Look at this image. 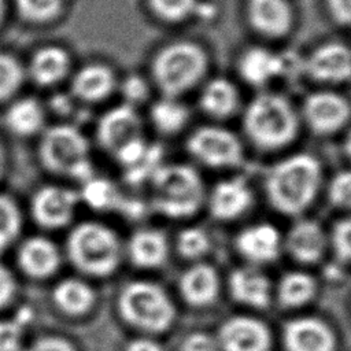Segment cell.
Returning a JSON list of instances; mask_svg holds the SVG:
<instances>
[{"mask_svg":"<svg viewBox=\"0 0 351 351\" xmlns=\"http://www.w3.org/2000/svg\"><path fill=\"white\" fill-rule=\"evenodd\" d=\"M64 252L70 263L84 276L106 277L118 267L122 245L117 233L107 225L84 221L70 229Z\"/></svg>","mask_w":351,"mask_h":351,"instance_id":"1","label":"cell"},{"mask_svg":"<svg viewBox=\"0 0 351 351\" xmlns=\"http://www.w3.org/2000/svg\"><path fill=\"white\" fill-rule=\"evenodd\" d=\"M40 136L38 159L48 171L81 182L95 176L89 143L78 128L59 123L45 128Z\"/></svg>","mask_w":351,"mask_h":351,"instance_id":"2","label":"cell"},{"mask_svg":"<svg viewBox=\"0 0 351 351\" xmlns=\"http://www.w3.org/2000/svg\"><path fill=\"white\" fill-rule=\"evenodd\" d=\"M319 184V165L308 155L291 156L271 167L266 188L274 207L287 214L304 210Z\"/></svg>","mask_w":351,"mask_h":351,"instance_id":"3","label":"cell"},{"mask_svg":"<svg viewBox=\"0 0 351 351\" xmlns=\"http://www.w3.org/2000/svg\"><path fill=\"white\" fill-rule=\"evenodd\" d=\"M154 206L169 217L196 211L203 199V184L195 170L182 165L160 166L151 177Z\"/></svg>","mask_w":351,"mask_h":351,"instance_id":"4","label":"cell"},{"mask_svg":"<svg viewBox=\"0 0 351 351\" xmlns=\"http://www.w3.org/2000/svg\"><path fill=\"white\" fill-rule=\"evenodd\" d=\"M248 136L259 145L274 148L287 144L296 132V115L282 96L263 93L255 97L244 115Z\"/></svg>","mask_w":351,"mask_h":351,"instance_id":"5","label":"cell"},{"mask_svg":"<svg viewBox=\"0 0 351 351\" xmlns=\"http://www.w3.org/2000/svg\"><path fill=\"white\" fill-rule=\"evenodd\" d=\"M118 311L128 324L151 332L166 329L174 317L169 296L148 281H133L123 287L118 296Z\"/></svg>","mask_w":351,"mask_h":351,"instance_id":"6","label":"cell"},{"mask_svg":"<svg viewBox=\"0 0 351 351\" xmlns=\"http://www.w3.org/2000/svg\"><path fill=\"white\" fill-rule=\"evenodd\" d=\"M206 64V55L197 45L176 43L155 56L152 71L159 88L167 96H176L202 78Z\"/></svg>","mask_w":351,"mask_h":351,"instance_id":"7","label":"cell"},{"mask_svg":"<svg viewBox=\"0 0 351 351\" xmlns=\"http://www.w3.org/2000/svg\"><path fill=\"white\" fill-rule=\"evenodd\" d=\"M81 203L80 193L62 185H44L30 200V213L36 223L44 229L56 230L71 223Z\"/></svg>","mask_w":351,"mask_h":351,"instance_id":"8","label":"cell"},{"mask_svg":"<svg viewBox=\"0 0 351 351\" xmlns=\"http://www.w3.org/2000/svg\"><path fill=\"white\" fill-rule=\"evenodd\" d=\"M188 149L200 162L215 166H233L241 159V147L233 133L221 128H200L188 140Z\"/></svg>","mask_w":351,"mask_h":351,"instance_id":"9","label":"cell"},{"mask_svg":"<svg viewBox=\"0 0 351 351\" xmlns=\"http://www.w3.org/2000/svg\"><path fill=\"white\" fill-rule=\"evenodd\" d=\"M141 122L134 107L121 104L106 111L96 126L99 145L114 155L130 141L141 137Z\"/></svg>","mask_w":351,"mask_h":351,"instance_id":"10","label":"cell"},{"mask_svg":"<svg viewBox=\"0 0 351 351\" xmlns=\"http://www.w3.org/2000/svg\"><path fill=\"white\" fill-rule=\"evenodd\" d=\"M62 256L63 254L55 241L45 236H32L19 244L16 263L25 276L45 280L60 269Z\"/></svg>","mask_w":351,"mask_h":351,"instance_id":"11","label":"cell"},{"mask_svg":"<svg viewBox=\"0 0 351 351\" xmlns=\"http://www.w3.org/2000/svg\"><path fill=\"white\" fill-rule=\"evenodd\" d=\"M218 346L225 351H267L270 335L262 322L250 317H234L222 325Z\"/></svg>","mask_w":351,"mask_h":351,"instance_id":"12","label":"cell"},{"mask_svg":"<svg viewBox=\"0 0 351 351\" xmlns=\"http://www.w3.org/2000/svg\"><path fill=\"white\" fill-rule=\"evenodd\" d=\"M304 115L314 130L329 133L343 126L348 119L350 107L341 96L332 92H319L306 100Z\"/></svg>","mask_w":351,"mask_h":351,"instance_id":"13","label":"cell"},{"mask_svg":"<svg viewBox=\"0 0 351 351\" xmlns=\"http://www.w3.org/2000/svg\"><path fill=\"white\" fill-rule=\"evenodd\" d=\"M306 69L318 81H344L351 77V51L337 43L321 45L310 55Z\"/></svg>","mask_w":351,"mask_h":351,"instance_id":"14","label":"cell"},{"mask_svg":"<svg viewBox=\"0 0 351 351\" xmlns=\"http://www.w3.org/2000/svg\"><path fill=\"white\" fill-rule=\"evenodd\" d=\"M285 344L289 351H333L335 337L319 319L300 318L285 326Z\"/></svg>","mask_w":351,"mask_h":351,"instance_id":"15","label":"cell"},{"mask_svg":"<svg viewBox=\"0 0 351 351\" xmlns=\"http://www.w3.org/2000/svg\"><path fill=\"white\" fill-rule=\"evenodd\" d=\"M55 307L66 315L80 317L89 313L96 303V293L92 285L78 277H66L56 282L52 289Z\"/></svg>","mask_w":351,"mask_h":351,"instance_id":"16","label":"cell"},{"mask_svg":"<svg viewBox=\"0 0 351 351\" xmlns=\"http://www.w3.org/2000/svg\"><path fill=\"white\" fill-rule=\"evenodd\" d=\"M248 15L252 26L270 37L285 34L292 23L287 0H250Z\"/></svg>","mask_w":351,"mask_h":351,"instance_id":"17","label":"cell"},{"mask_svg":"<svg viewBox=\"0 0 351 351\" xmlns=\"http://www.w3.org/2000/svg\"><path fill=\"white\" fill-rule=\"evenodd\" d=\"M114 86V73L103 64H88L81 67L71 81L73 95L85 103L104 100L111 95Z\"/></svg>","mask_w":351,"mask_h":351,"instance_id":"18","label":"cell"},{"mask_svg":"<svg viewBox=\"0 0 351 351\" xmlns=\"http://www.w3.org/2000/svg\"><path fill=\"white\" fill-rule=\"evenodd\" d=\"M281 240L277 229L267 223H258L244 229L237 237L239 251L252 262H267L277 256Z\"/></svg>","mask_w":351,"mask_h":351,"instance_id":"19","label":"cell"},{"mask_svg":"<svg viewBox=\"0 0 351 351\" xmlns=\"http://www.w3.org/2000/svg\"><path fill=\"white\" fill-rule=\"evenodd\" d=\"M4 122L7 129L18 137L41 134L45 129V112L34 97L14 100L5 110Z\"/></svg>","mask_w":351,"mask_h":351,"instance_id":"20","label":"cell"},{"mask_svg":"<svg viewBox=\"0 0 351 351\" xmlns=\"http://www.w3.org/2000/svg\"><path fill=\"white\" fill-rule=\"evenodd\" d=\"M250 203L251 191L240 178L219 182L215 185L210 196V207L213 214L222 219H230L243 214Z\"/></svg>","mask_w":351,"mask_h":351,"instance_id":"21","label":"cell"},{"mask_svg":"<svg viewBox=\"0 0 351 351\" xmlns=\"http://www.w3.org/2000/svg\"><path fill=\"white\" fill-rule=\"evenodd\" d=\"M70 69L67 52L56 45L40 48L32 58L29 74L40 86H51L62 81Z\"/></svg>","mask_w":351,"mask_h":351,"instance_id":"22","label":"cell"},{"mask_svg":"<svg viewBox=\"0 0 351 351\" xmlns=\"http://www.w3.org/2000/svg\"><path fill=\"white\" fill-rule=\"evenodd\" d=\"M229 288L236 300L254 307H265L270 300L267 277L252 267L234 270L229 278Z\"/></svg>","mask_w":351,"mask_h":351,"instance_id":"23","label":"cell"},{"mask_svg":"<svg viewBox=\"0 0 351 351\" xmlns=\"http://www.w3.org/2000/svg\"><path fill=\"white\" fill-rule=\"evenodd\" d=\"M288 250L302 262L317 261L326 245L324 230L317 222L302 221L298 222L288 233Z\"/></svg>","mask_w":351,"mask_h":351,"instance_id":"24","label":"cell"},{"mask_svg":"<svg viewBox=\"0 0 351 351\" xmlns=\"http://www.w3.org/2000/svg\"><path fill=\"white\" fill-rule=\"evenodd\" d=\"M130 261L140 267H155L160 265L167 254L165 236L154 229H141L136 232L128 243Z\"/></svg>","mask_w":351,"mask_h":351,"instance_id":"25","label":"cell"},{"mask_svg":"<svg viewBox=\"0 0 351 351\" xmlns=\"http://www.w3.org/2000/svg\"><path fill=\"white\" fill-rule=\"evenodd\" d=\"M182 296L192 304L200 306L211 302L218 291V277L208 265H195L184 273L180 281Z\"/></svg>","mask_w":351,"mask_h":351,"instance_id":"26","label":"cell"},{"mask_svg":"<svg viewBox=\"0 0 351 351\" xmlns=\"http://www.w3.org/2000/svg\"><path fill=\"white\" fill-rule=\"evenodd\" d=\"M240 73L254 85H263L282 73V59L265 48H251L240 59Z\"/></svg>","mask_w":351,"mask_h":351,"instance_id":"27","label":"cell"},{"mask_svg":"<svg viewBox=\"0 0 351 351\" xmlns=\"http://www.w3.org/2000/svg\"><path fill=\"white\" fill-rule=\"evenodd\" d=\"M202 106L211 115L225 117L237 106L236 88L226 80H213L202 93Z\"/></svg>","mask_w":351,"mask_h":351,"instance_id":"28","label":"cell"},{"mask_svg":"<svg viewBox=\"0 0 351 351\" xmlns=\"http://www.w3.org/2000/svg\"><path fill=\"white\" fill-rule=\"evenodd\" d=\"M315 292L314 280L300 271H292L285 274L278 285V296L285 306L296 307L307 303Z\"/></svg>","mask_w":351,"mask_h":351,"instance_id":"29","label":"cell"},{"mask_svg":"<svg viewBox=\"0 0 351 351\" xmlns=\"http://www.w3.org/2000/svg\"><path fill=\"white\" fill-rule=\"evenodd\" d=\"M151 118L155 126L165 133L180 130L188 118L186 108L173 96H167L154 104L151 108Z\"/></svg>","mask_w":351,"mask_h":351,"instance_id":"30","label":"cell"},{"mask_svg":"<svg viewBox=\"0 0 351 351\" xmlns=\"http://www.w3.org/2000/svg\"><path fill=\"white\" fill-rule=\"evenodd\" d=\"M78 193L81 202L97 210L111 208L119 202V195L115 186L108 180L96 176L84 181L82 189Z\"/></svg>","mask_w":351,"mask_h":351,"instance_id":"31","label":"cell"},{"mask_svg":"<svg viewBox=\"0 0 351 351\" xmlns=\"http://www.w3.org/2000/svg\"><path fill=\"white\" fill-rule=\"evenodd\" d=\"M22 214L16 202L0 193V254L14 244L21 233Z\"/></svg>","mask_w":351,"mask_h":351,"instance_id":"32","label":"cell"},{"mask_svg":"<svg viewBox=\"0 0 351 351\" xmlns=\"http://www.w3.org/2000/svg\"><path fill=\"white\" fill-rule=\"evenodd\" d=\"M23 81V69L11 55L0 52V103L10 100Z\"/></svg>","mask_w":351,"mask_h":351,"instance_id":"33","label":"cell"},{"mask_svg":"<svg viewBox=\"0 0 351 351\" xmlns=\"http://www.w3.org/2000/svg\"><path fill=\"white\" fill-rule=\"evenodd\" d=\"M19 14L32 22L53 19L63 7V0H15Z\"/></svg>","mask_w":351,"mask_h":351,"instance_id":"34","label":"cell"},{"mask_svg":"<svg viewBox=\"0 0 351 351\" xmlns=\"http://www.w3.org/2000/svg\"><path fill=\"white\" fill-rule=\"evenodd\" d=\"M154 12L169 22H178L195 12L197 0H149Z\"/></svg>","mask_w":351,"mask_h":351,"instance_id":"35","label":"cell"},{"mask_svg":"<svg viewBox=\"0 0 351 351\" xmlns=\"http://www.w3.org/2000/svg\"><path fill=\"white\" fill-rule=\"evenodd\" d=\"M27 319L16 315L11 319H0V351H19L23 328Z\"/></svg>","mask_w":351,"mask_h":351,"instance_id":"36","label":"cell"},{"mask_svg":"<svg viewBox=\"0 0 351 351\" xmlns=\"http://www.w3.org/2000/svg\"><path fill=\"white\" fill-rule=\"evenodd\" d=\"M208 248L207 234L197 228H189L178 236V250L184 256L197 258L203 255Z\"/></svg>","mask_w":351,"mask_h":351,"instance_id":"37","label":"cell"},{"mask_svg":"<svg viewBox=\"0 0 351 351\" xmlns=\"http://www.w3.org/2000/svg\"><path fill=\"white\" fill-rule=\"evenodd\" d=\"M329 193L335 204L351 208V171L337 174L330 184Z\"/></svg>","mask_w":351,"mask_h":351,"instance_id":"38","label":"cell"},{"mask_svg":"<svg viewBox=\"0 0 351 351\" xmlns=\"http://www.w3.org/2000/svg\"><path fill=\"white\" fill-rule=\"evenodd\" d=\"M332 240L339 258L351 262V218L343 219L335 226Z\"/></svg>","mask_w":351,"mask_h":351,"instance_id":"39","label":"cell"},{"mask_svg":"<svg viewBox=\"0 0 351 351\" xmlns=\"http://www.w3.org/2000/svg\"><path fill=\"white\" fill-rule=\"evenodd\" d=\"M18 291L16 277L5 265L0 263V310L7 307Z\"/></svg>","mask_w":351,"mask_h":351,"instance_id":"40","label":"cell"},{"mask_svg":"<svg viewBox=\"0 0 351 351\" xmlns=\"http://www.w3.org/2000/svg\"><path fill=\"white\" fill-rule=\"evenodd\" d=\"M19 351H75L73 344L60 336H43L34 340L29 347Z\"/></svg>","mask_w":351,"mask_h":351,"instance_id":"41","label":"cell"},{"mask_svg":"<svg viewBox=\"0 0 351 351\" xmlns=\"http://www.w3.org/2000/svg\"><path fill=\"white\" fill-rule=\"evenodd\" d=\"M122 93L126 99V103L133 106L134 103L143 101L147 97L148 89H147V85L143 78L130 75L122 84Z\"/></svg>","mask_w":351,"mask_h":351,"instance_id":"42","label":"cell"},{"mask_svg":"<svg viewBox=\"0 0 351 351\" xmlns=\"http://www.w3.org/2000/svg\"><path fill=\"white\" fill-rule=\"evenodd\" d=\"M218 343L206 333L189 335L182 343V351H217Z\"/></svg>","mask_w":351,"mask_h":351,"instance_id":"43","label":"cell"},{"mask_svg":"<svg viewBox=\"0 0 351 351\" xmlns=\"http://www.w3.org/2000/svg\"><path fill=\"white\" fill-rule=\"evenodd\" d=\"M333 18L344 25H351V0H328Z\"/></svg>","mask_w":351,"mask_h":351,"instance_id":"44","label":"cell"},{"mask_svg":"<svg viewBox=\"0 0 351 351\" xmlns=\"http://www.w3.org/2000/svg\"><path fill=\"white\" fill-rule=\"evenodd\" d=\"M126 351H162L159 344L149 339H136L126 346Z\"/></svg>","mask_w":351,"mask_h":351,"instance_id":"45","label":"cell"},{"mask_svg":"<svg viewBox=\"0 0 351 351\" xmlns=\"http://www.w3.org/2000/svg\"><path fill=\"white\" fill-rule=\"evenodd\" d=\"M5 167H7V156H5V151L0 143V180L3 178L4 173H5Z\"/></svg>","mask_w":351,"mask_h":351,"instance_id":"46","label":"cell"},{"mask_svg":"<svg viewBox=\"0 0 351 351\" xmlns=\"http://www.w3.org/2000/svg\"><path fill=\"white\" fill-rule=\"evenodd\" d=\"M4 12H5V1H4V0H0V22L3 21Z\"/></svg>","mask_w":351,"mask_h":351,"instance_id":"47","label":"cell"},{"mask_svg":"<svg viewBox=\"0 0 351 351\" xmlns=\"http://www.w3.org/2000/svg\"><path fill=\"white\" fill-rule=\"evenodd\" d=\"M346 147H347V151H348V154L351 155V133L348 134V137H347V143H346Z\"/></svg>","mask_w":351,"mask_h":351,"instance_id":"48","label":"cell"}]
</instances>
